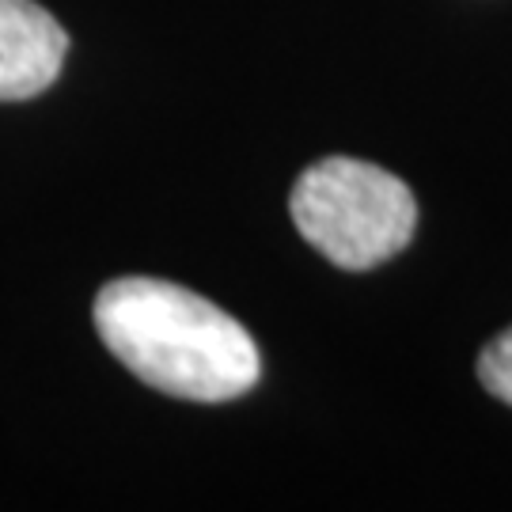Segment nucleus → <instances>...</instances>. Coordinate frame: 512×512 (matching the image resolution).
Segmentation results:
<instances>
[{"instance_id":"2","label":"nucleus","mask_w":512,"mask_h":512,"mask_svg":"<svg viewBox=\"0 0 512 512\" xmlns=\"http://www.w3.org/2000/svg\"><path fill=\"white\" fill-rule=\"evenodd\" d=\"M289 213L300 236L342 270L395 258L418 224V202L399 175L349 156L311 164L296 179Z\"/></svg>"},{"instance_id":"1","label":"nucleus","mask_w":512,"mask_h":512,"mask_svg":"<svg viewBox=\"0 0 512 512\" xmlns=\"http://www.w3.org/2000/svg\"><path fill=\"white\" fill-rule=\"evenodd\" d=\"M95 330L137 380L190 403L239 399L262 372L255 338L228 311L160 277L103 285Z\"/></svg>"},{"instance_id":"4","label":"nucleus","mask_w":512,"mask_h":512,"mask_svg":"<svg viewBox=\"0 0 512 512\" xmlns=\"http://www.w3.org/2000/svg\"><path fill=\"white\" fill-rule=\"evenodd\" d=\"M478 380H482V387L494 399L512 406V327L505 334H497L494 342L482 349V357H478Z\"/></svg>"},{"instance_id":"3","label":"nucleus","mask_w":512,"mask_h":512,"mask_svg":"<svg viewBox=\"0 0 512 512\" xmlns=\"http://www.w3.org/2000/svg\"><path fill=\"white\" fill-rule=\"evenodd\" d=\"M69 54V35L35 0H0V103L46 92Z\"/></svg>"}]
</instances>
